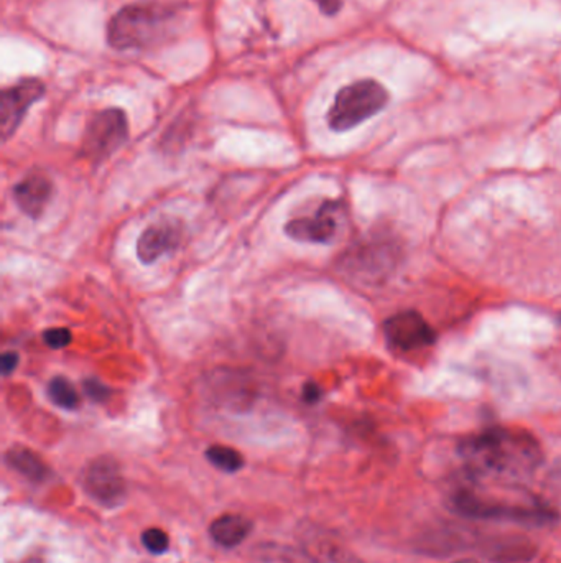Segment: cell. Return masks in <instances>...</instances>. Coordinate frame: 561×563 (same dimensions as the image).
I'll return each mask as SVG.
<instances>
[{"label": "cell", "instance_id": "cell-1", "mask_svg": "<svg viewBox=\"0 0 561 563\" xmlns=\"http://www.w3.org/2000/svg\"><path fill=\"white\" fill-rule=\"evenodd\" d=\"M468 470L479 476H522L540 463V448L522 430L491 428L460 444Z\"/></svg>", "mask_w": 561, "mask_h": 563}, {"label": "cell", "instance_id": "cell-2", "mask_svg": "<svg viewBox=\"0 0 561 563\" xmlns=\"http://www.w3.org/2000/svg\"><path fill=\"white\" fill-rule=\"evenodd\" d=\"M170 23L171 10L150 4L127 5L109 22V45L116 49L144 48L163 37Z\"/></svg>", "mask_w": 561, "mask_h": 563}, {"label": "cell", "instance_id": "cell-3", "mask_svg": "<svg viewBox=\"0 0 561 563\" xmlns=\"http://www.w3.org/2000/svg\"><path fill=\"white\" fill-rule=\"evenodd\" d=\"M389 102L387 89L374 79H363L341 89L328 112V126L346 132L374 118Z\"/></svg>", "mask_w": 561, "mask_h": 563}, {"label": "cell", "instance_id": "cell-4", "mask_svg": "<svg viewBox=\"0 0 561 563\" xmlns=\"http://www.w3.org/2000/svg\"><path fill=\"white\" fill-rule=\"evenodd\" d=\"M451 504L456 513L469 519L513 521V523H532V525H543L557 519L555 511H550L545 506H539V504L519 506V504L489 501L469 491L454 494Z\"/></svg>", "mask_w": 561, "mask_h": 563}, {"label": "cell", "instance_id": "cell-5", "mask_svg": "<svg viewBox=\"0 0 561 563\" xmlns=\"http://www.w3.org/2000/svg\"><path fill=\"white\" fill-rule=\"evenodd\" d=\"M128 138V120L122 109L99 110L89 119L81 142V155L101 163L114 155Z\"/></svg>", "mask_w": 561, "mask_h": 563}, {"label": "cell", "instance_id": "cell-6", "mask_svg": "<svg viewBox=\"0 0 561 563\" xmlns=\"http://www.w3.org/2000/svg\"><path fill=\"white\" fill-rule=\"evenodd\" d=\"M45 96V84L39 79H22L0 94V136L7 142L19 128L29 109Z\"/></svg>", "mask_w": 561, "mask_h": 563}, {"label": "cell", "instance_id": "cell-7", "mask_svg": "<svg viewBox=\"0 0 561 563\" xmlns=\"http://www.w3.org/2000/svg\"><path fill=\"white\" fill-rule=\"evenodd\" d=\"M83 484L94 501L108 507L122 503L127 491L118 462L110 456H101L92 460L84 470Z\"/></svg>", "mask_w": 561, "mask_h": 563}, {"label": "cell", "instance_id": "cell-8", "mask_svg": "<svg viewBox=\"0 0 561 563\" xmlns=\"http://www.w3.org/2000/svg\"><path fill=\"white\" fill-rule=\"evenodd\" d=\"M384 335L389 346L402 353L434 345L436 338L430 323L412 310L390 316L384 323Z\"/></svg>", "mask_w": 561, "mask_h": 563}, {"label": "cell", "instance_id": "cell-9", "mask_svg": "<svg viewBox=\"0 0 561 563\" xmlns=\"http://www.w3.org/2000/svg\"><path fill=\"white\" fill-rule=\"evenodd\" d=\"M337 203L328 201L316 211L313 216L296 217L285 224V234L308 244H328L337 231L336 221Z\"/></svg>", "mask_w": 561, "mask_h": 563}, {"label": "cell", "instance_id": "cell-10", "mask_svg": "<svg viewBox=\"0 0 561 563\" xmlns=\"http://www.w3.org/2000/svg\"><path fill=\"white\" fill-rule=\"evenodd\" d=\"M181 226L177 221H160L148 226L137 241L138 260L145 266L155 264L160 257L175 251L181 242Z\"/></svg>", "mask_w": 561, "mask_h": 563}, {"label": "cell", "instance_id": "cell-11", "mask_svg": "<svg viewBox=\"0 0 561 563\" xmlns=\"http://www.w3.org/2000/svg\"><path fill=\"white\" fill-rule=\"evenodd\" d=\"M51 195H53V185L49 178L39 173H33L20 180L12 189L15 205L25 216L31 217V219H37L45 213Z\"/></svg>", "mask_w": 561, "mask_h": 563}, {"label": "cell", "instance_id": "cell-12", "mask_svg": "<svg viewBox=\"0 0 561 563\" xmlns=\"http://www.w3.org/2000/svg\"><path fill=\"white\" fill-rule=\"evenodd\" d=\"M252 531V523L244 515L237 514H224L213 521L209 527V533L215 542L223 547H236L246 541L247 535Z\"/></svg>", "mask_w": 561, "mask_h": 563}, {"label": "cell", "instance_id": "cell-13", "mask_svg": "<svg viewBox=\"0 0 561 563\" xmlns=\"http://www.w3.org/2000/svg\"><path fill=\"white\" fill-rule=\"evenodd\" d=\"M5 463L9 464L12 470L23 474L27 479L33 483H43L49 478V468L47 463L39 458V454L27 446H12L5 453Z\"/></svg>", "mask_w": 561, "mask_h": 563}, {"label": "cell", "instance_id": "cell-14", "mask_svg": "<svg viewBox=\"0 0 561 563\" xmlns=\"http://www.w3.org/2000/svg\"><path fill=\"white\" fill-rule=\"evenodd\" d=\"M48 397L53 404L63 410H76L79 407V394L71 381L63 375L53 377L48 383Z\"/></svg>", "mask_w": 561, "mask_h": 563}, {"label": "cell", "instance_id": "cell-15", "mask_svg": "<svg viewBox=\"0 0 561 563\" xmlns=\"http://www.w3.org/2000/svg\"><path fill=\"white\" fill-rule=\"evenodd\" d=\"M209 463L224 473H237L244 466V456L226 444H213L206 450Z\"/></svg>", "mask_w": 561, "mask_h": 563}, {"label": "cell", "instance_id": "cell-16", "mask_svg": "<svg viewBox=\"0 0 561 563\" xmlns=\"http://www.w3.org/2000/svg\"><path fill=\"white\" fill-rule=\"evenodd\" d=\"M142 543L148 552L160 555V553L167 552L168 547H170V539H168L167 532H163L162 529L152 527L142 535Z\"/></svg>", "mask_w": 561, "mask_h": 563}, {"label": "cell", "instance_id": "cell-17", "mask_svg": "<svg viewBox=\"0 0 561 563\" xmlns=\"http://www.w3.org/2000/svg\"><path fill=\"white\" fill-rule=\"evenodd\" d=\"M73 335L68 328H48L43 331V343L51 347V349H63L66 346L71 345Z\"/></svg>", "mask_w": 561, "mask_h": 563}, {"label": "cell", "instance_id": "cell-18", "mask_svg": "<svg viewBox=\"0 0 561 563\" xmlns=\"http://www.w3.org/2000/svg\"><path fill=\"white\" fill-rule=\"evenodd\" d=\"M83 391L88 395L89 399H92L94 402H106L112 391L109 389V385L101 383L98 377H88L83 381Z\"/></svg>", "mask_w": 561, "mask_h": 563}, {"label": "cell", "instance_id": "cell-19", "mask_svg": "<svg viewBox=\"0 0 561 563\" xmlns=\"http://www.w3.org/2000/svg\"><path fill=\"white\" fill-rule=\"evenodd\" d=\"M302 397H303V402H306V404H318V402L321 400V397H323V389L316 384V383L308 381V383L303 385V389H302Z\"/></svg>", "mask_w": 561, "mask_h": 563}, {"label": "cell", "instance_id": "cell-20", "mask_svg": "<svg viewBox=\"0 0 561 563\" xmlns=\"http://www.w3.org/2000/svg\"><path fill=\"white\" fill-rule=\"evenodd\" d=\"M20 356L15 351H5L0 359V367H2V374L10 375L17 367H19Z\"/></svg>", "mask_w": 561, "mask_h": 563}, {"label": "cell", "instance_id": "cell-21", "mask_svg": "<svg viewBox=\"0 0 561 563\" xmlns=\"http://www.w3.org/2000/svg\"><path fill=\"white\" fill-rule=\"evenodd\" d=\"M315 2L326 15H335L341 9V0H315Z\"/></svg>", "mask_w": 561, "mask_h": 563}, {"label": "cell", "instance_id": "cell-22", "mask_svg": "<svg viewBox=\"0 0 561 563\" xmlns=\"http://www.w3.org/2000/svg\"><path fill=\"white\" fill-rule=\"evenodd\" d=\"M456 563H478L476 560H460V562Z\"/></svg>", "mask_w": 561, "mask_h": 563}, {"label": "cell", "instance_id": "cell-23", "mask_svg": "<svg viewBox=\"0 0 561 563\" xmlns=\"http://www.w3.org/2000/svg\"><path fill=\"white\" fill-rule=\"evenodd\" d=\"M27 563H41V562H39V560H37V559H31V560H29V562Z\"/></svg>", "mask_w": 561, "mask_h": 563}]
</instances>
